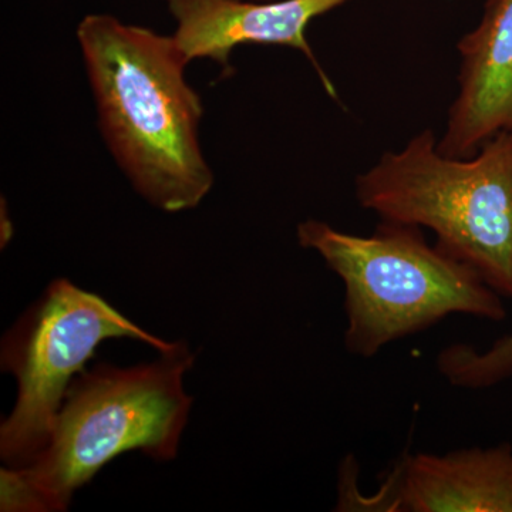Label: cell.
Returning a JSON list of instances; mask_svg holds the SVG:
<instances>
[{
  "label": "cell",
  "mask_w": 512,
  "mask_h": 512,
  "mask_svg": "<svg viewBox=\"0 0 512 512\" xmlns=\"http://www.w3.org/2000/svg\"><path fill=\"white\" fill-rule=\"evenodd\" d=\"M123 338L160 353L180 343L157 338L69 279L47 286L2 342V370L18 383L15 406L0 426V458L6 467L28 466L43 451L73 380L104 340Z\"/></svg>",
  "instance_id": "5b68a950"
},
{
  "label": "cell",
  "mask_w": 512,
  "mask_h": 512,
  "mask_svg": "<svg viewBox=\"0 0 512 512\" xmlns=\"http://www.w3.org/2000/svg\"><path fill=\"white\" fill-rule=\"evenodd\" d=\"M177 29L174 39L188 62L210 59L228 66L238 46H288L315 67L330 97L338 99L308 39L309 23L350 0H165Z\"/></svg>",
  "instance_id": "52a82bcc"
},
{
  "label": "cell",
  "mask_w": 512,
  "mask_h": 512,
  "mask_svg": "<svg viewBox=\"0 0 512 512\" xmlns=\"http://www.w3.org/2000/svg\"><path fill=\"white\" fill-rule=\"evenodd\" d=\"M156 362L83 370L64 397L49 443L28 464L2 468L0 510L60 512L73 494L128 451L153 460L177 457L192 397L184 376L194 366L184 342Z\"/></svg>",
  "instance_id": "7a4b0ae2"
},
{
  "label": "cell",
  "mask_w": 512,
  "mask_h": 512,
  "mask_svg": "<svg viewBox=\"0 0 512 512\" xmlns=\"http://www.w3.org/2000/svg\"><path fill=\"white\" fill-rule=\"evenodd\" d=\"M76 36L101 134L134 190L170 214L197 208L214 174L200 143L204 106L174 36L107 13L84 16Z\"/></svg>",
  "instance_id": "6da1fadb"
},
{
  "label": "cell",
  "mask_w": 512,
  "mask_h": 512,
  "mask_svg": "<svg viewBox=\"0 0 512 512\" xmlns=\"http://www.w3.org/2000/svg\"><path fill=\"white\" fill-rule=\"evenodd\" d=\"M298 241L345 285V346L352 355L375 357L451 315L507 318L503 298L470 266L427 244L419 227L382 221L363 237L308 220L298 225Z\"/></svg>",
  "instance_id": "3957f363"
},
{
  "label": "cell",
  "mask_w": 512,
  "mask_h": 512,
  "mask_svg": "<svg viewBox=\"0 0 512 512\" xmlns=\"http://www.w3.org/2000/svg\"><path fill=\"white\" fill-rule=\"evenodd\" d=\"M336 510L512 512V446L403 454L375 494H339Z\"/></svg>",
  "instance_id": "8992f818"
},
{
  "label": "cell",
  "mask_w": 512,
  "mask_h": 512,
  "mask_svg": "<svg viewBox=\"0 0 512 512\" xmlns=\"http://www.w3.org/2000/svg\"><path fill=\"white\" fill-rule=\"evenodd\" d=\"M458 93L437 148L476 156L487 141L512 133V0H487L476 29L461 37Z\"/></svg>",
  "instance_id": "ba28073f"
},
{
  "label": "cell",
  "mask_w": 512,
  "mask_h": 512,
  "mask_svg": "<svg viewBox=\"0 0 512 512\" xmlns=\"http://www.w3.org/2000/svg\"><path fill=\"white\" fill-rule=\"evenodd\" d=\"M356 198L382 221L430 229L437 247L512 301V133L453 158L427 128L357 175Z\"/></svg>",
  "instance_id": "277c9868"
},
{
  "label": "cell",
  "mask_w": 512,
  "mask_h": 512,
  "mask_svg": "<svg viewBox=\"0 0 512 512\" xmlns=\"http://www.w3.org/2000/svg\"><path fill=\"white\" fill-rule=\"evenodd\" d=\"M437 370L451 386L487 389L512 376V333L485 350L456 343L441 350Z\"/></svg>",
  "instance_id": "9c48e42d"
}]
</instances>
